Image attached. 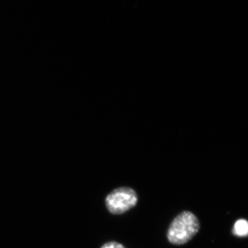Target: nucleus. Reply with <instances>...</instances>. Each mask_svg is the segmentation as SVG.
Masks as SVG:
<instances>
[{
    "label": "nucleus",
    "instance_id": "obj_2",
    "mask_svg": "<svg viewBox=\"0 0 248 248\" xmlns=\"http://www.w3.org/2000/svg\"><path fill=\"white\" fill-rule=\"evenodd\" d=\"M138 196L130 187H122L111 192L106 199V205L112 215H122L137 205Z\"/></svg>",
    "mask_w": 248,
    "mask_h": 248
},
{
    "label": "nucleus",
    "instance_id": "obj_1",
    "mask_svg": "<svg viewBox=\"0 0 248 248\" xmlns=\"http://www.w3.org/2000/svg\"><path fill=\"white\" fill-rule=\"evenodd\" d=\"M200 228V221L193 213L182 212L171 223L168 231V239L173 245L185 244L197 234Z\"/></svg>",
    "mask_w": 248,
    "mask_h": 248
},
{
    "label": "nucleus",
    "instance_id": "obj_3",
    "mask_svg": "<svg viewBox=\"0 0 248 248\" xmlns=\"http://www.w3.org/2000/svg\"><path fill=\"white\" fill-rule=\"evenodd\" d=\"M232 234L238 237H246L248 234V223L246 219L237 220L233 227Z\"/></svg>",
    "mask_w": 248,
    "mask_h": 248
},
{
    "label": "nucleus",
    "instance_id": "obj_4",
    "mask_svg": "<svg viewBox=\"0 0 248 248\" xmlns=\"http://www.w3.org/2000/svg\"><path fill=\"white\" fill-rule=\"evenodd\" d=\"M101 248H125L123 245L119 244V243L112 241V242L107 243L104 245Z\"/></svg>",
    "mask_w": 248,
    "mask_h": 248
}]
</instances>
